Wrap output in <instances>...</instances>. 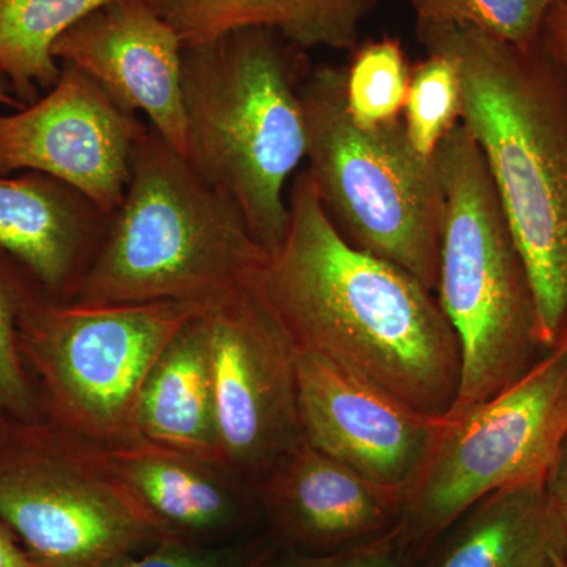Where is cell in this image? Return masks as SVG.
<instances>
[{"instance_id":"cell-2","label":"cell","mask_w":567,"mask_h":567,"mask_svg":"<svg viewBox=\"0 0 567 567\" xmlns=\"http://www.w3.org/2000/svg\"><path fill=\"white\" fill-rule=\"evenodd\" d=\"M427 54L456 65L461 122L486 159L535 293L548 350L567 333V80L543 43L416 22Z\"/></svg>"},{"instance_id":"cell-27","label":"cell","mask_w":567,"mask_h":567,"mask_svg":"<svg viewBox=\"0 0 567 567\" xmlns=\"http://www.w3.org/2000/svg\"><path fill=\"white\" fill-rule=\"evenodd\" d=\"M544 486L550 502L551 511L557 517L558 527L561 529L563 543H565V557L567 559V435L559 447L554 464L548 470Z\"/></svg>"},{"instance_id":"cell-34","label":"cell","mask_w":567,"mask_h":567,"mask_svg":"<svg viewBox=\"0 0 567 567\" xmlns=\"http://www.w3.org/2000/svg\"><path fill=\"white\" fill-rule=\"evenodd\" d=\"M268 559H270V558H268ZM264 566H265V565H264ZM264 566H262V567H264Z\"/></svg>"},{"instance_id":"cell-13","label":"cell","mask_w":567,"mask_h":567,"mask_svg":"<svg viewBox=\"0 0 567 567\" xmlns=\"http://www.w3.org/2000/svg\"><path fill=\"white\" fill-rule=\"evenodd\" d=\"M183 47L147 0H110L62 33L52 55L89 74L121 110L144 112L185 156Z\"/></svg>"},{"instance_id":"cell-35","label":"cell","mask_w":567,"mask_h":567,"mask_svg":"<svg viewBox=\"0 0 567 567\" xmlns=\"http://www.w3.org/2000/svg\"><path fill=\"white\" fill-rule=\"evenodd\" d=\"M567 334V333H566Z\"/></svg>"},{"instance_id":"cell-6","label":"cell","mask_w":567,"mask_h":567,"mask_svg":"<svg viewBox=\"0 0 567 567\" xmlns=\"http://www.w3.org/2000/svg\"><path fill=\"white\" fill-rule=\"evenodd\" d=\"M300 95L306 169L328 218L354 248L402 268L435 293L443 193L434 158L413 147L402 118L369 130L352 121L346 66H317Z\"/></svg>"},{"instance_id":"cell-22","label":"cell","mask_w":567,"mask_h":567,"mask_svg":"<svg viewBox=\"0 0 567 567\" xmlns=\"http://www.w3.org/2000/svg\"><path fill=\"white\" fill-rule=\"evenodd\" d=\"M410 80L412 71L398 40L364 44L346 66V104L352 121L365 130L399 121Z\"/></svg>"},{"instance_id":"cell-26","label":"cell","mask_w":567,"mask_h":567,"mask_svg":"<svg viewBox=\"0 0 567 567\" xmlns=\"http://www.w3.org/2000/svg\"><path fill=\"white\" fill-rule=\"evenodd\" d=\"M405 555L399 546L395 529L360 546L330 554H298L278 550L264 567H405Z\"/></svg>"},{"instance_id":"cell-25","label":"cell","mask_w":567,"mask_h":567,"mask_svg":"<svg viewBox=\"0 0 567 567\" xmlns=\"http://www.w3.org/2000/svg\"><path fill=\"white\" fill-rule=\"evenodd\" d=\"M274 537H248L224 543L166 537L136 557L123 559L114 567H262L278 550Z\"/></svg>"},{"instance_id":"cell-5","label":"cell","mask_w":567,"mask_h":567,"mask_svg":"<svg viewBox=\"0 0 567 567\" xmlns=\"http://www.w3.org/2000/svg\"><path fill=\"white\" fill-rule=\"evenodd\" d=\"M434 162L443 193L435 297L461 347V390L450 413L457 416L513 385L550 350L486 159L464 123L443 137Z\"/></svg>"},{"instance_id":"cell-14","label":"cell","mask_w":567,"mask_h":567,"mask_svg":"<svg viewBox=\"0 0 567 567\" xmlns=\"http://www.w3.org/2000/svg\"><path fill=\"white\" fill-rule=\"evenodd\" d=\"M279 548L330 554L386 535L402 498L300 440L254 486Z\"/></svg>"},{"instance_id":"cell-23","label":"cell","mask_w":567,"mask_h":567,"mask_svg":"<svg viewBox=\"0 0 567 567\" xmlns=\"http://www.w3.org/2000/svg\"><path fill=\"white\" fill-rule=\"evenodd\" d=\"M462 84L456 65L442 54H427L412 71L404 107L406 134L425 158L461 122Z\"/></svg>"},{"instance_id":"cell-7","label":"cell","mask_w":567,"mask_h":567,"mask_svg":"<svg viewBox=\"0 0 567 567\" xmlns=\"http://www.w3.org/2000/svg\"><path fill=\"white\" fill-rule=\"evenodd\" d=\"M205 306L185 301L76 306L39 290L21 317V350L44 417L93 445L136 434L145 380Z\"/></svg>"},{"instance_id":"cell-3","label":"cell","mask_w":567,"mask_h":567,"mask_svg":"<svg viewBox=\"0 0 567 567\" xmlns=\"http://www.w3.org/2000/svg\"><path fill=\"white\" fill-rule=\"evenodd\" d=\"M303 52L267 28L183 47L186 162L233 200L268 254L286 237V186L308 148Z\"/></svg>"},{"instance_id":"cell-17","label":"cell","mask_w":567,"mask_h":567,"mask_svg":"<svg viewBox=\"0 0 567 567\" xmlns=\"http://www.w3.org/2000/svg\"><path fill=\"white\" fill-rule=\"evenodd\" d=\"M565 555L544 481L484 496L405 567H554Z\"/></svg>"},{"instance_id":"cell-12","label":"cell","mask_w":567,"mask_h":567,"mask_svg":"<svg viewBox=\"0 0 567 567\" xmlns=\"http://www.w3.org/2000/svg\"><path fill=\"white\" fill-rule=\"evenodd\" d=\"M297 391L306 442L404 499L443 420L303 350H297Z\"/></svg>"},{"instance_id":"cell-1","label":"cell","mask_w":567,"mask_h":567,"mask_svg":"<svg viewBox=\"0 0 567 567\" xmlns=\"http://www.w3.org/2000/svg\"><path fill=\"white\" fill-rule=\"evenodd\" d=\"M287 203L286 237L268 254L259 282L295 349L445 420L461 390V347L435 293L350 245L308 169L295 175Z\"/></svg>"},{"instance_id":"cell-15","label":"cell","mask_w":567,"mask_h":567,"mask_svg":"<svg viewBox=\"0 0 567 567\" xmlns=\"http://www.w3.org/2000/svg\"><path fill=\"white\" fill-rule=\"evenodd\" d=\"M103 450L164 539L224 543L260 511L251 484L216 462L142 436Z\"/></svg>"},{"instance_id":"cell-10","label":"cell","mask_w":567,"mask_h":567,"mask_svg":"<svg viewBox=\"0 0 567 567\" xmlns=\"http://www.w3.org/2000/svg\"><path fill=\"white\" fill-rule=\"evenodd\" d=\"M259 278L204 309L219 461L252 487L303 439L297 349Z\"/></svg>"},{"instance_id":"cell-18","label":"cell","mask_w":567,"mask_h":567,"mask_svg":"<svg viewBox=\"0 0 567 567\" xmlns=\"http://www.w3.org/2000/svg\"><path fill=\"white\" fill-rule=\"evenodd\" d=\"M183 44L267 28L300 50H353L377 0H147Z\"/></svg>"},{"instance_id":"cell-21","label":"cell","mask_w":567,"mask_h":567,"mask_svg":"<svg viewBox=\"0 0 567 567\" xmlns=\"http://www.w3.org/2000/svg\"><path fill=\"white\" fill-rule=\"evenodd\" d=\"M39 290L43 289L29 271L0 249V412L17 423L44 420L43 401L20 338L21 317Z\"/></svg>"},{"instance_id":"cell-9","label":"cell","mask_w":567,"mask_h":567,"mask_svg":"<svg viewBox=\"0 0 567 567\" xmlns=\"http://www.w3.org/2000/svg\"><path fill=\"white\" fill-rule=\"evenodd\" d=\"M567 435V334L494 398L443 420L395 525L406 565L468 507L546 480Z\"/></svg>"},{"instance_id":"cell-24","label":"cell","mask_w":567,"mask_h":567,"mask_svg":"<svg viewBox=\"0 0 567 567\" xmlns=\"http://www.w3.org/2000/svg\"><path fill=\"white\" fill-rule=\"evenodd\" d=\"M416 22L472 25L520 48L539 43L551 0H406Z\"/></svg>"},{"instance_id":"cell-31","label":"cell","mask_w":567,"mask_h":567,"mask_svg":"<svg viewBox=\"0 0 567 567\" xmlns=\"http://www.w3.org/2000/svg\"><path fill=\"white\" fill-rule=\"evenodd\" d=\"M10 424V417L0 412V440H2V436L6 435L7 431H9Z\"/></svg>"},{"instance_id":"cell-16","label":"cell","mask_w":567,"mask_h":567,"mask_svg":"<svg viewBox=\"0 0 567 567\" xmlns=\"http://www.w3.org/2000/svg\"><path fill=\"white\" fill-rule=\"evenodd\" d=\"M111 215L51 175H0V249L63 301L102 244Z\"/></svg>"},{"instance_id":"cell-4","label":"cell","mask_w":567,"mask_h":567,"mask_svg":"<svg viewBox=\"0 0 567 567\" xmlns=\"http://www.w3.org/2000/svg\"><path fill=\"white\" fill-rule=\"evenodd\" d=\"M267 259L233 200L148 125L123 203L63 303L207 306L256 279Z\"/></svg>"},{"instance_id":"cell-28","label":"cell","mask_w":567,"mask_h":567,"mask_svg":"<svg viewBox=\"0 0 567 567\" xmlns=\"http://www.w3.org/2000/svg\"><path fill=\"white\" fill-rule=\"evenodd\" d=\"M540 43L558 63L567 80V7L551 3L544 21Z\"/></svg>"},{"instance_id":"cell-29","label":"cell","mask_w":567,"mask_h":567,"mask_svg":"<svg viewBox=\"0 0 567 567\" xmlns=\"http://www.w3.org/2000/svg\"><path fill=\"white\" fill-rule=\"evenodd\" d=\"M0 567H40L2 522H0Z\"/></svg>"},{"instance_id":"cell-33","label":"cell","mask_w":567,"mask_h":567,"mask_svg":"<svg viewBox=\"0 0 567 567\" xmlns=\"http://www.w3.org/2000/svg\"><path fill=\"white\" fill-rule=\"evenodd\" d=\"M551 3H557V6L567 7V0H551Z\"/></svg>"},{"instance_id":"cell-32","label":"cell","mask_w":567,"mask_h":567,"mask_svg":"<svg viewBox=\"0 0 567 567\" xmlns=\"http://www.w3.org/2000/svg\"><path fill=\"white\" fill-rule=\"evenodd\" d=\"M554 567H567V559L565 555H561V557L557 559V563H555Z\"/></svg>"},{"instance_id":"cell-11","label":"cell","mask_w":567,"mask_h":567,"mask_svg":"<svg viewBox=\"0 0 567 567\" xmlns=\"http://www.w3.org/2000/svg\"><path fill=\"white\" fill-rule=\"evenodd\" d=\"M147 128L89 74L62 63L61 80L47 95L20 111L0 112V175H51L112 215L123 203L134 148Z\"/></svg>"},{"instance_id":"cell-20","label":"cell","mask_w":567,"mask_h":567,"mask_svg":"<svg viewBox=\"0 0 567 567\" xmlns=\"http://www.w3.org/2000/svg\"><path fill=\"white\" fill-rule=\"evenodd\" d=\"M110 0H0V71L22 104L61 80L55 41L81 18Z\"/></svg>"},{"instance_id":"cell-19","label":"cell","mask_w":567,"mask_h":567,"mask_svg":"<svg viewBox=\"0 0 567 567\" xmlns=\"http://www.w3.org/2000/svg\"><path fill=\"white\" fill-rule=\"evenodd\" d=\"M136 434L221 464L204 311L175 336L153 365L137 402Z\"/></svg>"},{"instance_id":"cell-8","label":"cell","mask_w":567,"mask_h":567,"mask_svg":"<svg viewBox=\"0 0 567 567\" xmlns=\"http://www.w3.org/2000/svg\"><path fill=\"white\" fill-rule=\"evenodd\" d=\"M0 522L40 567H114L164 539L103 447L47 417L0 440Z\"/></svg>"},{"instance_id":"cell-30","label":"cell","mask_w":567,"mask_h":567,"mask_svg":"<svg viewBox=\"0 0 567 567\" xmlns=\"http://www.w3.org/2000/svg\"><path fill=\"white\" fill-rule=\"evenodd\" d=\"M0 106L9 107L10 111H20L25 107V104L14 96L13 89L2 71H0Z\"/></svg>"}]
</instances>
